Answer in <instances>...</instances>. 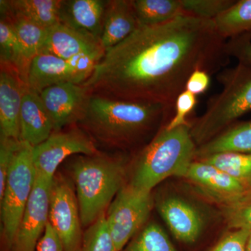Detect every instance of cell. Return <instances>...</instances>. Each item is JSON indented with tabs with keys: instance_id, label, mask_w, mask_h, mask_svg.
<instances>
[{
	"instance_id": "20",
	"label": "cell",
	"mask_w": 251,
	"mask_h": 251,
	"mask_svg": "<svg viewBox=\"0 0 251 251\" xmlns=\"http://www.w3.org/2000/svg\"><path fill=\"white\" fill-rule=\"evenodd\" d=\"M62 0H1V14L19 16L49 28L60 23L59 11Z\"/></svg>"
},
{
	"instance_id": "14",
	"label": "cell",
	"mask_w": 251,
	"mask_h": 251,
	"mask_svg": "<svg viewBox=\"0 0 251 251\" xmlns=\"http://www.w3.org/2000/svg\"><path fill=\"white\" fill-rule=\"evenodd\" d=\"M90 92L82 84L51 86L39 94L54 131L77 125L83 115Z\"/></svg>"
},
{
	"instance_id": "37",
	"label": "cell",
	"mask_w": 251,
	"mask_h": 251,
	"mask_svg": "<svg viewBox=\"0 0 251 251\" xmlns=\"http://www.w3.org/2000/svg\"><path fill=\"white\" fill-rule=\"evenodd\" d=\"M247 251H251V231L249 234V239H248Z\"/></svg>"
},
{
	"instance_id": "16",
	"label": "cell",
	"mask_w": 251,
	"mask_h": 251,
	"mask_svg": "<svg viewBox=\"0 0 251 251\" xmlns=\"http://www.w3.org/2000/svg\"><path fill=\"white\" fill-rule=\"evenodd\" d=\"M105 52L100 41L85 31L75 30L61 23L49 28L41 53L70 59L81 54Z\"/></svg>"
},
{
	"instance_id": "11",
	"label": "cell",
	"mask_w": 251,
	"mask_h": 251,
	"mask_svg": "<svg viewBox=\"0 0 251 251\" xmlns=\"http://www.w3.org/2000/svg\"><path fill=\"white\" fill-rule=\"evenodd\" d=\"M154 206L175 239L185 244L197 242L207 224L202 208L180 193L158 194Z\"/></svg>"
},
{
	"instance_id": "15",
	"label": "cell",
	"mask_w": 251,
	"mask_h": 251,
	"mask_svg": "<svg viewBox=\"0 0 251 251\" xmlns=\"http://www.w3.org/2000/svg\"><path fill=\"white\" fill-rule=\"evenodd\" d=\"M27 87L15 69L1 64L0 138L21 140L20 115L23 94Z\"/></svg>"
},
{
	"instance_id": "35",
	"label": "cell",
	"mask_w": 251,
	"mask_h": 251,
	"mask_svg": "<svg viewBox=\"0 0 251 251\" xmlns=\"http://www.w3.org/2000/svg\"><path fill=\"white\" fill-rule=\"evenodd\" d=\"M210 85V75L204 71L197 70L191 74L186 84L185 90L194 95L204 93Z\"/></svg>"
},
{
	"instance_id": "17",
	"label": "cell",
	"mask_w": 251,
	"mask_h": 251,
	"mask_svg": "<svg viewBox=\"0 0 251 251\" xmlns=\"http://www.w3.org/2000/svg\"><path fill=\"white\" fill-rule=\"evenodd\" d=\"M21 140L32 148L44 143L54 132L51 121L39 94L24 91L20 115Z\"/></svg>"
},
{
	"instance_id": "27",
	"label": "cell",
	"mask_w": 251,
	"mask_h": 251,
	"mask_svg": "<svg viewBox=\"0 0 251 251\" xmlns=\"http://www.w3.org/2000/svg\"><path fill=\"white\" fill-rule=\"evenodd\" d=\"M122 251H177L164 229L148 223Z\"/></svg>"
},
{
	"instance_id": "24",
	"label": "cell",
	"mask_w": 251,
	"mask_h": 251,
	"mask_svg": "<svg viewBox=\"0 0 251 251\" xmlns=\"http://www.w3.org/2000/svg\"><path fill=\"white\" fill-rule=\"evenodd\" d=\"M140 25L163 24L185 14L181 0H132Z\"/></svg>"
},
{
	"instance_id": "34",
	"label": "cell",
	"mask_w": 251,
	"mask_h": 251,
	"mask_svg": "<svg viewBox=\"0 0 251 251\" xmlns=\"http://www.w3.org/2000/svg\"><path fill=\"white\" fill-rule=\"evenodd\" d=\"M226 50L229 57L238 62L251 67V37L243 36L232 38L226 42Z\"/></svg>"
},
{
	"instance_id": "31",
	"label": "cell",
	"mask_w": 251,
	"mask_h": 251,
	"mask_svg": "<svg viewBox=\"0 0 251 251\" xmlns=\"http://www.w3.org/2000/svg\"><path fill=\"white\" fill-rule=\"evenodd\" d=\"M22 144L21 140L0 138V196L4 192L10 168Z\"/></svg>"
},
{
	"instance_id": "26",
	"label": "cell",
	"mask_w": 251,
	"mask_h": 251,
	"mask_svg": "<svg viewBox=\"0 0 251 251\" xmlns=\"http://www.w3.org/2000/svg\"><path fill=\"white\" fill-rule=\"evenodd\" d=\"M1 16L9 18L12 23L22 46L25 57L28 62L31 63L33 58L40 52L47 37L49 29L19 16L4 14H1Z\"/></svg>"
},
{
	"instance_id": "36",
	"label": "cell",
	"mask_w": 251,
	"mask_h": 251,
	"mask_svg": "<svg viewBox=\"0 0 251 251\" xmlns=\"http://www.w3.org/2000/svg\"><path fill=\"white\" fill-rule=\"evenodd\" d=\"M36 251H64L60 239L49 222L39 240Z\"/></svg>"
},
{
	"instance_id": "23",
	"label": "cell",
	"mask_w": 251,
	"mask_h": 251,
	"mask_svg": "<svg viewBox=\"0 0 251 251\" xmlns=\"http://www.w3.org/2000/svg\"><path fill=\"white\" fill-rule=\"evenodd\" d=\"M213 21L225 40L243 36L251 37V0L236 1Z\"/></svg>"
},
{
	"instance_id": "1",
	"label": "cell",
	"mask_w": 251,
	"mask_h": 251,
	"mask_svg": "<svg viewBox=\"0 0 251 251\" xmlns=\"http://www.w3.org/2000/svg\"><path fill=\"white\" fill-rule=\"evenodd\" d=\"M229 58L212 20L183 15L158 25H140L105 52L82 85L92 94L175 110L193 72L215 74Z\"/></svg>"
},
{
	"instance_id": "8",
	"label": "cell",
	"mask_w": 251,
	"mask_h": 251,
	"mask_svg": "<svg viewBox=\"0 0 251 251\" xmlns=\"http://www.w3.org/2000/svg\"><path fill=\"white\" fill-rule=\"evenodd\" d=\"M105 53L81 54L70 59L50 54H37L29 66L28 88L40 94L48 87L59 84H83Z\"/></svg>"
},
{
	"instance_id": "10",
	"label": "cell",
	"mask_w": 251,
	"mask_h": 251,
	"mask_svg": "<svg viewBox=\"0 0 251 251\" xmlns=\"http://www.w3.org/2000/svg\"><path fill=\"white\" fill-rule=\"evenodd\" d=\"M49 224L60 239L64 251H80L84 232L75 189L59 173L54 175L51 186Z\"/></svg>"
},
{
	"instance_id": "9",
	"label": "cell",
	"mask_w": 251,
	"mask_h": 251,
	"mask_svg": "<svg viewBox=\"0 0 251 251\" xmlns=\"http://www.w3.org/2000/svg\"><path fill=\"white\" fill-rule=\"evenodd\" d=\"M100 153L94 140L77 125L54 131L44 143L32 148L36 177L53 179L61 163L73 155Z\"/></svg>"
},
{
	"instance_id": "5",
	"label": "cell",
	"mask_w": 251,
	"mask_h": 251,
	"mask_svg": "<svg viewBox=\"0 0 251 251\" xmlns=\"http://www.w3.org/2000/svg\"><path fill=\"white\" fill-rule=\"evenodd\" d=\"M223 86L220 93L208 100L205 112L190 122L196 146L214 138L251 111V67L238 63L217 75Z\"/></svg>"
},
{
	"instance_id": "33",
	"label": "cell",
	"mask_w": 251,
	"mask_h": 251,
	"mask_svg": "<svg viewBox=\"0 0 251 251\" xmlns=\"http://www.w3.org/2000/svg\"><path fill=\"white\" fill-rule=\"evenodd\" d=\"M250 229H236L225 234L211 251H247Z\"/></svg>"
},
{
	"instance_id": "13",
	"label": "cell",
	"mask_w": 251,
	"mask_h": 251,
	"mask_svg": "<svg viewBox=\"0 0 251 251\" xmlns=\"http://www.w3.org/2000/svg\"><path fill=\"white\" fill-rule=\"evenodd\" d=\"M53 179L36 177L11 251H36L49 222L50 197Z\"/></svg>"
},
{
	"instance_id": "18",
	"label": "cell",
	"mask_w": 251,
	"mask_h": 251,
	"mask_svg": "<svg viewBox=\"0 0 251 251\" xmlns=\"http://www.w3.org/2000/svg\"><path fill=\"white\" fill-rule=\"evenodd\" d=\"M106 4L105 0H62L59 22L100 40Z\"/></svg>"
},
{
	"instance_id": "2",
	"label": "cell",
	"mask_w": 251,
	"mask_h": 251,
	"mask_svg": "<svg viewBox=\"0 0 251 251\" xmlns=\"http://www.w3.org/2000/svg\"><path fill=\"white\" fill-rule=\"evenodd\" d=\"M174 109L159 103L127 101L90 94L77 126L96 144L129 148L156 135L171 120Z\"/></svg>"
},
{
	"instance_id": "4",
	"label": "cell",
	"mask_w": 251,
	"mask_h": 251,
	"mask_svg": "<svg viewBox=\"0 0 251 251\" xmlns=\"http://www.w3.org/2000/svg\"><path fill=\"white\" fill-rule=\"evenodd\" d=\"M76 190L82 227H88L105 215L109 206L125 186L124 161L103 153L77 156L71 166Z\"/></svg>"
},
{
	"instance_id": "29",
	"label": "cell",
	"mask_w": 251,
	"mask_h": 251,
	"mask_svg": "<svg viewBox=\"0 0 251 251\" xmlns=\"http://www.w3.org/2000/svg\"><path fill=\"white\" fill-rule=\"evenodd\" d=\"M234 0H181L185 14L214 20L235 3Z\"/></svg>"
},
{
	"instance_id": "12",
	"label": "cell",
	"mask_w": 251,
	"mask_h": 251,
	"mask_svg": "<svg viewBox=\"0 0 251 251\" xmlns=\"http://www.w3.org/2000/svg\"><path fill=\"white\" fill-rule=\"evenodd\" d=\"M183 179L199 196L221 208L232 205L251 192L240 181L198 160L191 163Z\"/></svg>"
},
{
	"instance_id": "25",
	"label": "cell",
	"mask_w": 251,
	"mask_h": 251,
	"mask_svg": "<svg viewBox=\"0 0 251 251\" xmlns=\"http://www.w3.org/2000/svg\"><path fill=\"white\" fill-rule=\"evenodd\" d=\"M211 165L251 189V153L221 152L198 159Z\"/></svg>"
},
{
	"instance_id": "3",
	"label": "cell",
	"mask_w": 251,
	"mask_h": 251,
	"mask_svg": "<svg viewBox=\"0 0 251 251\" xmlns=\"http://www.w3.org/2000/svg\"><path fill=\"white\" fill-rule=\"evenodd\" d=\"M196 149L190 125L171 130L164 126L135 158L128 184L138 191L152 192L171 176L184 177L195 161Z\"/></svg>"
},
{
	"instance_id": "30",
	"label": "cell",
	"mask_w": 251,
	"mask_h": 251,
	"mask_svg": "<svg viewBox=\"0 0 251 251\" xmlns=\"http://www.w3.org/2000/svg\"><path fill=\"white\" fill-rule=\"evenodd\" d=\"M221 209L229 228L251 230V192L232 205Z\"/></svg>"
},
{
	"instance_id": "22",
	"label": "cell",
	"mask_w": 251,
	"mask_h": 251,
	"mask_svg": "<svg viewBox=\"0 0 251 251\" xmlns=\"http://www.w3.org/2000/svg\"><path fill=\"white\" fill-rule=\"evenodd\" d=\"M0 62L15 69L27 85L30 63L25 57L21 42L9 18L1 16L0 21Z\"/></svg>"
},
{
	"instance_id": "28",
	"label": "cell",
	"mask_w": 251,
	"mask_h": 251,
	"mask_svg": "<svg viewBox=\"0 0 251 251\" xmlns=\"http://www.w3.org/2000/svg\"><path fill=\"white\" fill-rule=\"evenodd\" d=\"M80 251H117L105 215L86 229Z\"/></svg>"
},
{
	"instance_id": "6",
	"label": "cell",
	"mask_w": 251,
	"mask_h": 251,
	"mask_svg": "<svg viewBox=\"0 0 251 251\" xmlns=\"http://www.w3.org/2000/svg\"><path fill=\"white\" fill-rule=\"evenodd\" d=\"M36 171L32 161V147L23 143L11 165L1 204V250L11 251L18 226L34 189Z\"/></svg>"
},
{
	"instance_id": "32",
	"label": "cell",
	"mask_w": 251,
	"mask_h": 251,
	"mask_svg": "<svg viewBox=\"0 0 251 251\" xmlns=\"http://www.w3.org/2000/svg\"><path fill=\"white\" fill-rule=\"evenodd\" d=\"M197 104V96L187 90H184L178 96L175 103V113L166 125L168 129H174L178 127L190 125L187 117L194 110Z\"/></svg>"
},
{
	"instance_id": "7",
	"label": "cell",
	"mask_w": 251,
	"mask_h": 251,
	"mask_svg": "<svg viewBox=\"0 0 251 251\" xmlns=\"http://www.w3.org/2000/svg\"><path fill=\"white\" fill-rule=\"evenodd\" d=\"M154 206L152 192L135 189L126 184L117 193L105 214L117 251H122L148 224Z\"/></svg>"
},
{
	"instance_id": "19",
	"label": "cell",
	"mask_w": 251,
	"mask_h": 251,
	"mask_svg": "<svg viewBox=\"0 0 251 251\" xmlns=\"http://www.w3.org/2000/svg\"><path fill=\"white\" fill-rule=\"evenodd\" d=\"M140 25L132 0H109L104 14L100 44L105 52L125 40Z\"/></svg>"
},
{
	"instance_id": "21",
	"label": "cell",
	"mask_w": 251,
	"mask_h": 251,
	"mask_svg": "<svg viewBox=\"0 0 251 251\" xmlns=\"http://www.w3.org/2000/svg\"><path fill=\"white\" fill-rule=\"evenodd\" d=\"M227 151L251 153V120L237 122L207 143L197 147L195 160Z\"/></svg>"
}]
</instances>
